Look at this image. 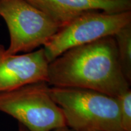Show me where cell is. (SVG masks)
Wrapping results in <instances>:
<instances>
[{
  "instance_id": "obj_2",
  "label": "cell",
  "mask_w": 131,
  "mask_h": 131,
  "mask_svg": "<svg viewBox=\"0 0 131 131\" xmlns=\"http://www.w3.org/2000/svg\"><path fill=\"white\" fill-rule=\"evenodd\" d=\"M67 126L76 131H124L117 98L95 91L50 87Z\"/></svg>"
},
{
  "instance_id": "obj_8",
  "label": "cell",
  "mask_w": 131,
  "mask_h": 131,
  "mask_svg": "<svg viewBox=\"0 0 131 131\" xmlns=\"http://www.w3.org/2000/svg\"><path fill=\"white\" fill-rule=\"evenodd\" d=\"M117 44L118 61L124 77L131 82V23L114 35Z\"/></svg>"
},
{
  "instance_id": "obj_11",
  "label": "cell",
  "mask_w": 131,
  "mask_h": 131,
  "mask_svg": "<svg viewBox=\"0 0 131 131\" xmlns=\"http://www.w3.org/2000/svg\"><path fill=\"white\" fill-rule=\"evenodd\" d=\"M18 131H30V130H28V129H27V128H26L25 127H24L23 126L20 125V126H19Z\"/></svg>"
},
{
  "instance_id": "obj_10",
  "label": "cell",
  "mask_w": 131,
  "mask_h": 131,
  "mask_svg": "<svg viewBox=\"0 0 131 131\" xmlns=\"http://www.w3.org/2000/svg\"><path fill=\"white\" fill-rule=\"evenodd\" d=\"M52 131H76V130H73L72 129H70V127L67 126H65L58 127V128L54 129V130Z\"/></svg>"
},
{
  "instance_id": "obj_5",
  "label": "cell",
  "mask_w": 131,
  "mask_h": 131,
  "mask_svg": "<svg viewBox=\"0 0 131 131\" xmlns=\"http://www.w3.org/2000/svg\"><path fill=\"white\" fill-rule=\"evenodd\" d=\"M131 23V10L108 13L95 10L78 16L64 26L43 46L49 63L73 47L114 36Z\"/></svg>"
},
{
  "instance_id": "obj_4",
  "label": "cell",
  "mask_w": 131,
  "mask_h": 131,
  "mask_svg": "<svg viewBox=\"0 0 131 131\" xmlns=\"http://www.w3.org/2000/svg\"><path fill=\"white\" fill-rule=\"evenodd\" d=\"M0 17L9 33V54L29 53L44 46L61 29L48 16L25 0H0Z\"/></svg>"
},
{
  "instance_id": "obj_1",
  "label": "cell",
  "mask_w": 131,
  "mask_h": 131,
  "mask_svg": "<svg viewBox=\"0 0 131 131\" xmlns=\"http://www.w3.org/2000/svg\"><path fill=\"white\" fill-rule=\"evenodd\" d=\"M56 88L95 91L117 98L130 89L114 36L66 50L49 63L47 81Z\"/></svg>"
},
{
  "instance_id": "obj_7",
  "label": "cell",
  "mask_w": 131,
  "mask_h": 131,
  "mask_svg": "<svg viewBox=\"0 0 131 131\" xmlns=\"http://www.w3.org/2000/svg\"><path fill=\"white\" fill-rule=\"evenodd\" d=\"M63 27L91 11L119 13L131 10V0H25Z\"/></svg>"
},
{
  "instance_id": "obj_9",
  "label": "cell",
  "mask_w": 131,
  "mask_h": 131,
  "mask_svg": "<svg viewBox=\"0 0 131 131\" xmlns=\"http://www.w3.org/2000/svg\"><path fill=\"white\" fill-rule=\"evenodd\" d=\"M119 103L121 124L124 131H131V90L117 97Z\"/></svg>"
},
{
  "instance_id": "obj_3",
  "label": "cell",
  "mask_w": 131,
  "mask_h": 131,
  "mask_svg": "<svg viewBox=\"0 0 131 131\" xmlns=\"http://www.w3.org/2000/svg\"><path fill=\"white\" fill-rule=\"evenodd\" d=\"M41 81L0 92V112L17 119L30 131H52L66 126L61 108Z\"/></svg>"
},
{
  "instance_id": "obj_6",
  "label": "cell",
  "mask_w": 131,
  "mask_h": 131,
  "mask_svg": "<svg viewBox=\"0 0 131 131\" xmlns=\"http://www.w3.org/2000/svg\"><path fill=\"white\" fill-rule=\"evenodd\" d=\"M49 61L43 47L24 54H9L0 44V92L47 81Z\"/></svg>"
}]
</instances>
